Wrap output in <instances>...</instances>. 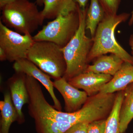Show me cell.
Returning <instances> with one entry per match:
<instances>
[{"mask_svg": "<svg viewBox=\"0 0 133 133\" xmlns=\"http://www.w3.org/2000/svg\"><path fill=\"white\" fill-rule=\"evenodd\" d=\"M130 14L124 13L119 15L105 14L100 22L93 39L92 46L88 56V62L108 53L118 56L124 62L133 64L132 56L125 50L116 40L115 31L117 26L125 22Z\"/></svg>", "mask_w": 133, "mask_h": 133, "instance_id": "6da1fadb", "label": "cell"}, {"mask_svg": "<svg viewBox=\"0 0 133 133\" xmlns=\"http://www.w3.org/2000/svg\"><path fill=\"white\" fill-rule=\"evenodd\" d=\"M87 8L83 10L78 5V29L68 43L62 48L66 64V72L63 77L67 81L84 72L88 65V56L92 46L93 39L85 34Z\"/></svg>", "mask_w": 133, "mask_h": 133, "instance_id": "7a4b0ae2", "label": "cell"}, {"mask_svg": "<svg viewBox=\"0 0 133 133\" xmlns=\"http://www.w3.org/2000/svg\"><path fill=\"white\" fill-rule=\"evenodd\" d=\"M37 5L29 0H17L1 9V22L9 28L23 35H31L44 19Z\"/></svg>", "mask_w": 133, "mask_h": 133, "instance_id": "3957f363", "label": "cell"}, {"mask_svg": "<svg viewBox=\"0 0 133 133\" xmlns=\"http://www.w3.org/2000/svg\"><path fill=\"white\" fill-rule=\"evenodd\" d=\"M27 59L54 79L63 77L66 64L62 48L47 41H35L27 55Z\"/></svg>", "mask_w": 133, "mask_h": 133, "instance_id": "277c9868", "label": "cell"}, {"mask_svg": "<svg viewBox=\"0 0 133 133\" xmlns=\"http://www.w3.org/2000/svg\"><path fill=\"white\" fill-rule=\"evenodd\" d=\"M79 25V17L77 10L66 15H60L48 22L33 37V39L35 42H51L63 48L74 35Z\"/></svg>", "mask_w": 133, "mask_h": 133, "instance_id": "5b68a950", "label": "cell"}, {"mask_svg": "<svg viewBox=\"0 0 133 133\" xmlns=\"http://www.w3.org/2000/svg\"><path fill=\"white\" fill-rule=\"evenodd\" d=\"M34 42L31 35H23L13 31L0 21V48L6 52L7 60L9 62L27 58Z\"/></svg>", "mask_w": 133, "mask_h": 133, "instance_id": "8992f818", "label": "cell"}, {"mask_svg": "<svg viewBox=\"0 0 133 133\" xmlns=\"http://www.w3.org/2000/svg\"><path fill=\"white\" fill-rule=\"evenodd\" d=\"M13 69L16 72H22L31 76L41 83L49 93L54 102L53 107L62 111L61 103L54 92L53 82L50 76L39 69L36 65L27 58L19 59L14 63Z\"/></svg>", "mask_w": 133, "mask_h": 133, "instance_id": "52a82bcc", "label": "cell"}, {"mask_svg": "<svg viewBox=\"0 0 133 133\" xmlns=\"http://www.w3.org/2000/svg\"><path fill=\"white\" fill-rule=\"evenodd\" d=\"M53 85L64 99L65 110L66 112H74L79 110L88 99V95L84 91L79 90L74 87L64 77L55 79Z\"/></svg>", "mask_w": 133, "mask_h": 133, "instance_id": "ba28073f", "label": "cell"}, {"mask_svg": "<svg viewBox=\"0 0 133 133\" xmlns=\"http://www.w3.org/2000/svg\"><path fill=\"white\" fill-rule=\"evenodd\" d=\"M113 76L89 72H84L68 80V82L78 89H81L88 97L99 92L103 85L109 82Z\"/></svg>", "mask_w": 133, "mask_h": 133, "instance_id": "9c48e42d", "label": "cell"}, {"mask_svg": "<svg viewBox=\"0 0 133 133\" xmlns=\"http://www.w3.org/2000/svg\"><path fill=\"white\" fill-rule=\"evenodd\" d=\"M9 87L13 104L19 115V124L24 121L23 108L29 102V97L26 84V74L16 72L8 80Z\"/></svg>", "mask_w": 133, "mask_h": 133, "instance_id": "30bf717a", "label": "cell"}, {"mask_svg": "<svg viewBox=\"0 0 133 133\" xmlns=\"http://www.w3.org/2000/svg\"><path fill=\"white\" fill-rule=\"evenodd\" d=\"M133 83V64L124 62L112 79L101 87L99 92L114 93L116 92L124 91Z\"/></svg>", "mask_w": 133, "mask_h": 133, "instance_id": "8fae6325", "label": "cell"}, {"mask_svg": "<svg viewBox=\"0 0 133 133\" xmlns=\"http://www.w3.org/2000/svg\"><path fill=\"white\" fill-rule=\"evenodd\" d=\"M124 62L121 58L114 54L102 55L97 58L92 65H88L84 72H92L113 76Z\"/></svg>", "mask_w": 133, "mask_h": 133, "instance_id": "7c38bea8", "label": "cell"}, {"mask_svg": "<svg viewBox=\"0 0 133 133\" xmlns=\"http://www.w3.org/2000/svg\"><path fill=\"white\" fill-rule=\"evenodd\" d=\"M41 11L44 19H55L60 15H66L77 10L74 0H44Z\"/></svg>", "mask_w": 133, "mask_h": 133, "instance_id": "4fadbf2b", "label": "cell"}, {"mask_svg": "<svg viewBox=\"0 0 133 133\" xmlns=\"http://www.w3.org/2000/svg\"><path fill=\"white\" fill-rule=\"evenodd\" d=\"M0 133H9L12 123L19 120L18 112L13 104L10 92L9 91L4 93V100L0 101Z\"/></svg>", "mask_w": 133, "mask_h": 133, "instance_id": "5bb4252c", "label": "cell"}, {"mask_svg": "<svg viewBox=\"0 0 133 133\" xmlns=\"http://www.w3.org/2000/svg\"><path fill=\"white\" fill-rule=\"evenodd\" d=\"M124 97L119 114L121 133H124L133 119V83L123 91Z\"/></svg>", "mask_w": 133, "mask_h": 133, "instance_id": "9a60e30c", "label": "cell"}, {"mask_svg": "<svg viewBox=\"0 0 133 133\" xmlns=\"http://www.w3.org/2000/svg\"><path fill=\"white\" fill-rule=\"evenodd\" d=\"M105 14L99 0H91L88 8L86 17V29L90 30L93 38L99 24L104 17Z\"/></svg>", "mask_w": 133, "mask_h": 133, "instance_id": "2e32d148", "label": "cell"}, {"mask_svg": "<svg viewBox=\"0 0 133 133\" xmlns=\"http://www.w3.org/2000/svg\"><path fill=\"white\" fill-rule=\"evenodd\" d=\"M123 97V91H119L116 94L112 109L106 120L105 133H121L119 114Z\"/></svg>", "mask_w": 133, "mask_h": 133, "instance_id": "e0dca14e", "label": "cell"}, {"mask_svg": "<svg viewBox=\"0 0 133 133\" xmlns=\"http://www.w3.org/2000/svg\"><path fill=\"white\" fill-rule=\"evenodd\" d=\"M34 120L38 133H64L73 125L67 122H55L43 119Z\"/></svg>", "mask_w": 133, "mask_h": 133, "instance_id": "ac0fdd59", "label": "cell"}, {"mask_svg": "<svg viewBox=\"0 0 133 133\" xmlns=\"http://www.w3.org/2000/svg\"><path fill=\"white\" fill-rule=\"evenodd\" d=\"M106 14H117L120 0H99Z\"/></svg>", "mask_w": 133, "mask_h": 133, "instance_id": "d6986e66", "label": "cell"}, {"mask_svg": "<svg viewBox=\"0 0 133 133\" xmlns=\"http://www.w3.org/2000/svg\"><path fill=\"white\" fill-rule=\"evenodd\" d=\"M106 120L95 121L89 123L87 133H105Z\"/></svg>", "mask_w": 133, "mask_h": 133, "instance_id": "ffe728a7", "label": "cell"}, {"mask_svg": "<svg viewBox=\"0 0 133 133\" xmlns=\"http://www.w3.org/2000/svg\"><path fill=\"white\" fill-rule=\"evenodd\" d=\"M89 123L79 122L74 124L64 133H87Z\"/></svg>", "mask_w": 133, "mask_h": 133, "instance_id": "44dd1931", "label": "cell"}, {"mask_svg": "<svg viewBox=\"0 0 133 133\" xmlns=\"http://www.w3.org/2000/svg\"><path fill=\"white\" fill-rule=\"evenodd\" d=\"M89 0H74V2L78 5L82 10H85L87 7V3Z\"/></svg>", "mask_w": 133, "mask_h": 133, "instance_id": "7402d4cb", "label": "cell"}, {"mask_svg": "<svg viewBox=\"0 0 133 133\" xmlns=\"http://www.w3.org/2000/svg\"><path fill=\"white\" fill-rule=\"evenodd\" d=\"M7 60V56L6 52L4 50L0 48V60L1 62H3Z\"/></svg>", "mask_w": 133, "mask_h": 133, "instance_id": "603a6c76", "label": "cell"}, {"mask_svg": "<svg viewBox=\"0 0 133 133\" xmlns=\"http://www.w3.org/2000/svg\"><path fill=\"white\" fill-rule=\"evenodd\" d=\"M16 1L17 0H0V8L1 9L5 5Z\"/></svg>", "mask_w": 133, "mask_h": 133, "instance_id": "cb8c5ba5", "label": "cell"}, {"mask_svg": "<svg viewBox=\"0 0 133 133\" xmlns=\"http://www.w3.org/2000/svg\"><path fill=\"white\" fill-rule=\"evenodd\" d=\"M129 44L131 47V52L133 57V33L130 36L129 40Z\"/></svg>", "mask_w": 133, "mask_h": 133, "instance_id": "d4e9b609", "label": "cell"}, {"mask_svg": "<svg viewBox=\"0 0 133 133\" xmlns=\"http://www.w3.org/2000/svg\"><path fill=\"white\" fill-rule=\"evenodd\" d=\"M44 0H36V4L37 6H41L44 5Z\"/></svg>", "mask_w": 133, "mask_h": 133, "instance_id": "484cf974", "label": "cell"}, {"mask_svg": "<svg viewBox=\"0 0 133 133\" xmlns=\"http://www.w3.org/2000/svg\"><path fill=\"white\" fill-rule=\"evenodd\" d=\"M133 24V10L132 11L131 13V18H130V20H129V24L130 26L132 25Z\"/></svg>", "mask_w": 133, "mask_h": 133, "instance_id": "4316f807", "label": "cell"}]
</instances>
